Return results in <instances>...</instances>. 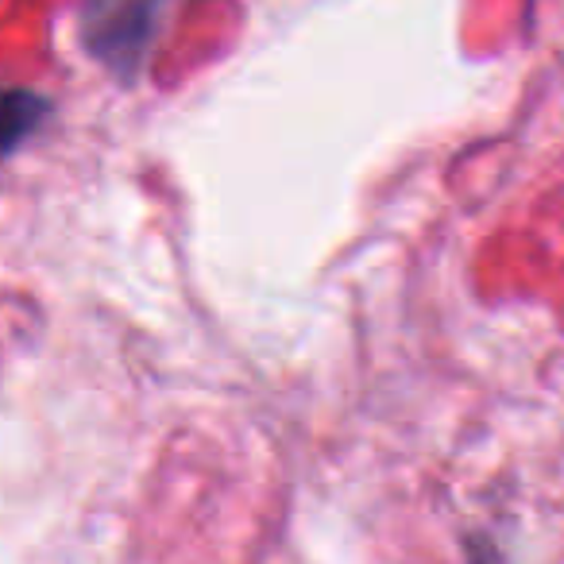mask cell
I'll list each match as a JSON object with an SVG mask.
<instances>
[{
  "instance_id": "obj_2",
  "label": "cell",
  "mask_w": 564,
  "mask_h": 564,
  "mask_svg": "<svg viewBox=\"0 0 564 564\" xmlns=\"http://www.w3.org/2000/svg\"><path fill=\"white\" fill-rule=\"evenodd\" d=\"M51 112V101L35 89L24 86H0V155H12L43 117Z\"/></svg>"
},
{
  "instance_id": "obj_1",
  "label": "cell",
  "mask_w": 564,
  "mask_h": 564,
  "mask_svg": "<svg viewBox=\"0 0 564 564\" xmlns=\"http://www.w3.org/2000/svg\"><path fill=\"white\" fill-rule=\"evenodd\" d=\"M155 4H97V9L86 12L82 43L112 78L132 82L135 70L143 66L151 40H155Z\"/></svg>"
},
{
  "instance_id": "obj_3",
  "label": "cell",
  "mask_w": 564,
  "mask_h": 564,
  "mask_svg": "<svg viewBox=\"0 0 564 564\" xmlns=\"http://www.w3.org/2000/svg\"><path fill=\"white\" fill-rule=\"evenodd\" d=\"M468 564H507V556L491 538L476 533V538H468Z\"/></svg>"
}]
</instances>
